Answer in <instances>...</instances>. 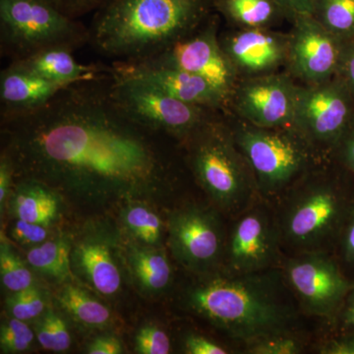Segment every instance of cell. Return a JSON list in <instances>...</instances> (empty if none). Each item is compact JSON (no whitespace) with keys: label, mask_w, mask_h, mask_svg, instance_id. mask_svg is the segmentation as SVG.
<instances>
[{"label":"cell","mask_w":354,"mask_h":354,"mask_svg":"<svg viewBox=\"0 0 354 354\" xmlns=\"http://www.w3.org/2000/svg\"><path fill=\"white\" fill-rule=\"evenodd\" d=\"M183 304L242 346L266 335L300 330L302 314L281 268L251 274L200 276Z\"/></svg>","instance_id":"2"},{"label":"cell","mask_w":354,"mask_h":354,"mask_svg":"<svg viewBox=\"0 0 354 354\" xmlns=\"http://www.w3.org/2000/svg\"><path fill=\"white\" fill-rule=\"evenodd\" d=\"M68 86L10 64L0 74L1 114L25 113L41 108Z\"/></svg>","instance_id":"18"},{"label":"cell","mask_w":354,"mask_h":354,"mask_svg":"<svg viewBox=\"0 0 354 354\" xmlns=\"http://www.w3.org/2000/svg\"><path fill=\"white\" fill-rule=\"evenodd\" d=\"M184 353L188 354H228L234 353L227 346L205 335L190 333L183 339Z\"/></svg>","instance_id":"39"},{"label":"cell","mask_w":354,"mask_h":354,"mask_svg":"<svg viewBox=\"0 0 354 354\" xmlns=\"http://www.w3.org/2000/svg\"><path fill=\"white\" fill-rule=\"evenodd\" d=\"M123 353L120 339L113 337H102L95 339L88 348L90 354H120Z\"/></svg>","instance_id":"43"},{"label":"cell","mask_w":354,"mask_h":354,"mask_svg":"<svg viewBox=\"0 0 354 354\" xmlns=\"http://www.w3.org/2000/svg\"><path fill=\"white\" fill-rule=\"evenodd\" d=\"M34 332L25 321L12 318L3 324L0 332V346L4 353H23L32 346Z\"/></svg>","instance_id":"32"},{"label":"cell","mask_w":354,"mask_h":354,"mask_svg":"<svg viewBox=\"0 0 354 354\" xmlns=\"http://www.w3.org/2000/svg\"><path fill=\"white\" fill-rule=\"evenodd\" d=\"M111 0H55V4L62 12L77 19L80 16L97 11Z\"/></svg>","instance_id":"41"},{"label":"cell","mask_w":354,"mask_h":354,"mask_svg":"<svg viewBox=\"0 0 354 354\" xmlns=\"http://www.w3.org/2000/svg\"><path fill=\"white\" fill-rule=\"evenodd\" d=\"M183 143L193 176L221 213L234 218L260 201L252 169L232 128L215 114Z\"/></svg>","instance_id":"5"},{"label":"cell","mask_w":354,"mask_h":354,"mask_svg":"<svg viewBox=\"0 0 354 354\" xmlns=\"http://www.w3.org/2000/svg\"><path fill=\"white\" fill-rule=\"evenodd\" d=\"M73 50L68 46H50L21 59L13 60L11 64L48 80L67 85L97 78L111 72V67L80 64L72 55Z\"/></svg>","instance_id":"19"},{"label":"cell","mask_w":354,"mask_h":354,"mask_svg":"<svg viewBox=\"0 0 354 354\" xmlns=\"http://www.w3.org/2000/svg\"><path fill=\"white\" fill-rule=\"evenodd\" d=\"M215 8L239 28H270L286 16L276 0H215Z\"/></svg>","instance_id":"23"},{"label":"cell","mask_w":354,"mask_h":354,"mask_svg":"<svg viewBox=\"0 0 354 354\" xmlns=\"http://www.w3.org/2000/svg\"><path fill=\"white\" fill-rule=\"evenodd\" d=\"M204 24L205 27H200L157 55L141 60L174 67L202 77L230 99L239 81V73L221 48L216 23Z\"/></svg>","instance_id":"13"},{"label":"cell","mask_w":354,"mask_h":354,"mask_svg":"<svg viewBox=\"0 0 354 354\" xmlns=\"http://www.w3.org/2000/svg\"><path fill=\"white\" fill-rule=\"evenodd\" d=\"M320 354H354V330L327 334L314 346Z\"/></svg>","instance_id":"35"},{"label":"cell","mask_w":354,"mask_h":354,"mask_svg":"<svg viewBox=\"0 0 354 354\" xmlns=\"http://www.w3.org/2000/svg\"><path fill=\"white\" fill-rule=\"evenodd\" d=\"M48 225L41 223H30V221L17 218L13 225L11 235L16 241L23 245H39L48 239Z\"/></svg>","instance_id":"36"},{"label":"cell","mask_w":354,"mask_h":354,"mask_svg":"<svg viewBox=\"0 0 354 354\" xmlns=\"http://www.w3.org/2000/svg\"><path fill=\"white\" fill-rule=\"evenodd\" d=\"M234 218L221 272L244 274L281 267L286 255L272 205L260 200Z\"/></svg>","instance_id":"11"},{"label":"cell","mask_w":354,"mask_h":354,"mask_svg":"<svg viewBox=\"0 0 354 354\" xmlns=\"http://www.w3.org/2000/svg\"><path fill=\"white\" fill-rule=\"evenodd\" d=\"M77 267L95 290L104 295L120 290L121 276L109 246L101 241L80 242L73 255Z\"/></svg>","instance_id":"20"},{"label":"cell","mask_w":354,"mask_h":354,"mask_svg":"<svg viewBox=\"0 0 354 354\" xmlns=\"http://www.w3.org/2000/svg\"><path fill=\"white\" fill-rule=\"evenodd\" d=\"M218 209L188 205L169 220V242L174 258L198 276L220 272L225 252V227Z\"/></svg>","instance_id":"12"},{"label":"cell","mask_w":354,"mask_h":354,"mask_svg":"<svg viewBox=\"0 0 354 354\" xmlns=\"http://www.w3.org/2000/svg\"><path fill=\"white\" fill-rule=\"evenodd\" d=\"M111 72L145 81L179 101L211 111H218L230 102L227 94L202 77L174 67L131 60L113 62Z\"/></svg>","instance_id":"16"},{"label":"cell","mask_w":354,"mask_h":354,"mask_svg":"<svg viewBox=\"0 0 354 354\" xmlns=\"http://www.w3.org/2000/svg\"><path fill=\"white\" fill-rule=\"evenodd\" d=\"M58 304L76 322L91 328H101L111 322L108 307L73 285H66L57 295Z\"/></svg>","instance_id":"24"},{"label":"cell","mask_w":354,"mask_h":354,"mask_svg":"<svg viewBox=\"0 0 354 354\" xmlns=\"http://www.w3.org/2000/svg\"><path fill=\"white\" fill-rule=\"evenodd\" d=\"M218 39L239 76L272 73L288 59L290 36L270 28H239Z\"/></svg>","instance_id":"17"},{"label":"cell","mask_w":354,"mask_h":354,"mask_svg":"<svg viewBox=\"0 0 354 354\" xmlns=\"http://www.w3.org/2000/svg\"><path fill=\"white\" fill-rule=\"evenodd\" d=\"M332 158L354 176V118L335 145Z\"/></svg>","instance_id":"37"},{"label":"cell","mask_w":354,"mask_h":354,"mask_svg":"<svg viewBox=\"0 0 354 354\" xmlns=\"http://www.w3.org/2000/svg\"><path fill=\"white\" fill-rule=\"evenodd\" d=\"M46 1L51 2V3L55 4V6H57V4H55V0H46Z\"/></svg>","instance_id":"44"},{"label":"cell","mask_w":354,"mask_h":354,"mask_svg":"<svg viewBox=\"0 0 354 354\" xmlns=\"http://www.w3.org/2000/svg\"><path fill=\"white\" fill-rule=\"evenodd\" d=\"M16 218L48 225L57 216L58 196L55 189L34 179L22 178L13 196Z\"/></svg>","instance_id":"21"},{"label":"cell","mask_w":354,"mask_h":354,"mask_svg":"<svg viewBox=\"0 0 354 354\" xmlns=\"http://www.w3.org/2000/svg\"><path fill=\"white\" fill-rule=\"evenodd\" d=\"M327 334L354 330V286L346 293L334 318L326 325Z\"/></svg>","instance_id":"38"},{"label":"cell","mask_w":354,"mask_h":354,"mask_svg":"<svg viewBox=\"0 0 354 354\" xmlns=\"http://www.w3.org/2000/svg\"><path fill=\"white\" fill-rule=\"evenodd\" d=\"M297 88L285 74L247 77L235 86L230 102L242 120L255 127H291Z\"/></svg>","instance_id":"14"},{"label":"cell","mask_w":354,"mask_h":354,"mask_svg":"<svg viewBox=\"0 0 354 354\" xmlns=\"http://www.w3.org/2000/svg\"><path fill=\"white\" fill-rule=\"evenodd\" d=\"M215 0H111L88 30V43L114 62L141 60L196 31Z\"/></svg>","instance_id":"3"},{"label":"cell","mask_w":354,"mask_h":354,"mask_svg":"<svg viewBox=\"0 0 354 354\" xmlns=\"http://www.w3.org/2000/svg\"><path fill=\"white\" fill-rule=\"evenodd\" d=\"M272 204L283 252L335 254L354 202V176L333 158Z\"/></svg>","instance_id":"4"},{"label":"cell","mask_w":354,"mask_h":354,"mask_svg":"<svg viewBox=\"0 0 354 354\" xmlns=\"http://www.w3.org/2000/svg\"><path fill=\"white\" fill-rule=\"evenodd\" d=\"M135 346L137 353L141 354H167L171 351L169 335L153 326H146L139 330Z\"/></svg>","instance_id":"34"},{"label":"cell","mask_w":354,"mask_h":354,"mask_svg":"<svg viewBox=\"0 0 354 354\" xmlns=\"http://www.w3.org/2000/svg\"><path fill=\"white\" fill-rule=\"evenodd\" d=\"M88 41V30L46 0H0L2 55L21 59L50 46L75 48Z\"/></svg>","instance_id":"7"},{"label":"cell","mask_w":354,"mask_h":354,"mask_svg":"<svg viewBox=\"0 0 354 354\" xmlns=\"http://www.w3.org/2000/svg\"><path fill=\"white\" fill-rule=\"evenodd\" d=\"M116 102L147 127L177 141H185L216 111L186 104L164 91L132 77L109 73Z\"/></svg>","instance_id":"8"},{"label":"cell","mask_w":354,"mask_h":354,"mask_svg":"<svg viewBox=\"0 0 354 354\" xmlns=\"http://www.w3.org/2000/svg\"><path fill=\"white\" fill-rule=\"evenodd\" d=\"M27 260L32 269L48 278L65 281L72 277L70 244L65 239L58 237L32 247Z\"/></svg>","instance_id":"25"},{"label":"cell","mask_w":354,"mask_h":354,"mask_svg":"<svg viewBox=\"0 0 354 354\" xmlns=\"http://www.w3.org/2000/svg\"><path fill=\"white\" fill-rule=\"evenodd\" d=\"M7 308L13 318L27 321L38 318L46 310V302L41 291L36 286L14 292L7 300Z\"/></svg>","instance_id":"31"},{"label":"cell","mask_w":354,"mask_h":354,"mask_svg":"<svg viewBox=\"0 0 354 354\" xmlns=\"http://www.w3.org/2000/svg\"><path fill=\"white\" fill-rule=\"evenodd\" d=\"M354 118V99L337 76L298 86L291 127L321 155L332 158L335 145Z\"/></svg>","instance_id":"10"},{"label":"cell","mask_w":354,"mask_h":354,"mask_svg":"<svg viewBox=\"0 0 354 354\" xmlns=\"http://www.w3.org/2000/svg\"><path fill=\"white\" fill-rule=\"evenodd\" d=\"M335 256L344 272L354 281V202L342 227Z\"/></svg>","instance_id":"33"},{"label":"cell","mask_w":354,"mask_h":354,"mask_svg":"<svg viewBox=\"0 0 354 354\" xmlns=\"http://www.w3.org/2000/svg\"><path fill=\"white\" fill-rule=\"evenodd\" d=\"M125 225L138 241L151 246L160 244L162 221L150 209L141 205L129 207L124 214Z\"/></svg>","instance_id":"28"},{"label":"cell","mask_w":354,"mask_h":354,"mask_svg":"<svg viewBox=\"0 0 354 354\" xmlns=\"http://www.w3.org/2000/svg\"><path fill=\"white\" fill-rule=\"evenodd\" d=\"M109 73L60 91L41 108L1 114L16 176L91 198L171 189L176 160L164 139L114 99Z\"/></svg>","instance_id":"1"},{"label":"cell","mask_w":354,"mask_h":354,"mask_svg":"<svg viewBox=\"0 0 354 354\" xmlns=\"http://www.w3.org/2000/svg\"><path fill=\"white\" fill-rule=\"evenodd\" d=\"M281 268L302 314L322 319L325 325L354 286L333 253L290 254L285 256Z\"/></svg>","instance_id":"9"},{"label":"cell","mask_w":354,"mask_h":354,"mask_svg":"<svg viewBox=\"0 0 354 354\" xmlns=\"http://www.w3.org/2000/svg\"><path fill=\"white\" fill-rule=\"evenodd\" d=\"M313 16L339 38H354V0H318Z\"/></svg>","instance_id":"26"},{"label":"cell","mask_w":354,"mask_h":354,"mask_svg":"<svg viewBox=\"0 0 354 354\" xmlns=\"http://www.w3.org/2000/svg\"><path fill=\"white\" fill-rule=\"evenodd\" d=\"M128 260L133 274L144 290L160 292L171 285L172 268L162 249L131 247Z\"/></svg>","instance_id":"22"},{"label":"cell","mask_w":354,"mask_h":354,"mask_svg":"<svg viewBox=\"0 0 354 354\" xmlns=\"http://www.w3.org/2000/svg\"><path fill=\"white\" fill-rule=\"evenodd\" d=\"M286 16L313 15L318 0H276Z\"/></svg>","instance_id":"42"},{"label":"cell","mask_w":354,"mask_h":354,"mask_svg":"<svg viewBox=\"0 0 354 354\" xmlns=\"http://www.w3.org/2000/svg\"><path fill=\"white\" fill-rule=\"evenodd\" d=\"M346 84L354 99V38L346 39L337 75Z\"/></svg>","instance_id":"40"},{"label":"cell","mask_w":354,"mask_h":354,"mask_svg":"<svg viewBox=\"0 0 354 354\" xmlns=\"http://www.w3.org/2000/svg\"><path fill=\"white\" fill-rule=\"evenodd\" d=\"M304 330L277 333L244 344L242 353L247 354H300L306 349Z\"/></svg>","instance_id":"27"},{"label":"cell","mask_w":354,"mask_h":354,"mask_svg":"<svg viewBox=\"0 0 354 354\" xmlns=\"http://www.w3.org/2000/svg\"><path fill=\"white\" fill-rule=\"evenodd\" d=\"M0 277L2 285L11 292H18L34 286L31 271L6 243L0 249Z\"/></svg>","instance_id":"29"},{"label":"cell","mask_w":354,"mask_h":354,"mask_svg":"<svg viewBox=\"0 0 354 354\" xmlns=\"http://www.w3.org/2000/svg\"><path fill=\"white\" fill-rule=\"evenodd\" d=\"M344 39L330 32L313 15L293 18L286 64L304 84H316L337 75Z\"/></svg>","instance_id":"15"},{"label":"cell","mask_w":354,"mask_h":354,"mask_svg":"<svg viewBox=\"0 0 354 354\" xmlns=\"http://www.w3.org/2000/svg\"><path fill=\"white\" fill-rule=\"evenodd\" d=\"M37 339L46 351L62 353L71 346V335L66 323L53 310H48L37 327Z\"/></svg>","instance_id":"30"},{"label":"cell","mask_w":354,"mask_h":354,"mask_svg":"<svg viewBox=\"0 0 354 354\" xmlns=\"http://www.w3.org/2000/svg\"><path fill=\"white\" fill-rule=\"evenodd\" d=\"M232 128L252 169L261 200L271 205L321 160H330L292 127L265 128L242 121Z\"/></svg>","instance_id":"6"}]
</instances>
